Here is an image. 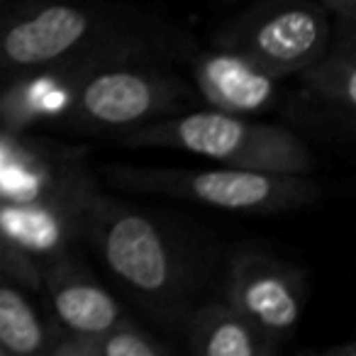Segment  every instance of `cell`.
<instances>
[{
	"mask_svg": "<svg viewBox=\"0 0 356 356\" xmlns=\"http://www.w3.org/2000/svg\"><path fill=\"white\" fill-rule=\"evenodd\" d=\"M81 222L83 242L124 296L168 330H178L220 273L222 249L213 232L110 198L98 184L81 203Z\"/></svg>",
	"mask_w": 356,
	"mask_h": 356,
	"instance_id": "obj_1",
	"label": "cell"
},
{
	"mask_svg": "<svg viewBox=\"0 0 356 356\" xmlns=\"http://www.w3.org/2000/svg\"><path fill=\"white\" fill-rule=\"evenodd\" d=\"M134 149H173L222 166L278 173H310L315 166L307 144L291 129L259 122L252 115L203 108L176 113L120 134Z\"/></svg>",
	"mask_w": 356,
	"mask_h": 356,
	"instance_id": "obj_2",
	"label": "cell"
},
{
	"mask_svg": "<svg viewBox=\"0 0 356 356\" xmlns=\"http://www.w3.org/2000/svg\"><path fill=\"white\" fill-rule=\"evenodd\" d=\"M105 178L129 193L186 200L225 213L273 215L317 203L322 188L310 173H278L215 163L210 168L108 166Z\"/></svg>",
	"mask_w": 356,
	"mask_h": 356,
	"instance_id": "obj_3",
	"label": "cell"
},
{
	"mask_svg": "<svg viewBox=\"0 0 356 356\" xmlns=\"http://www.w3.org/2000/svg\"><path fill=\"white\" fill-rule=\"evenodd\" d=\"M142 25L149 22L98 3L27 0L0 15V83Z\"/></svg>",
	"mask_w": 356,
	"mask_h": 356,
	"instance_id": "obj_4",
	"label": "cell"
},
{
	"mask_svg": "<svg viewBox=\"0 0 356 356\" xmlns=\"http://www.w3.org/2000/svg\"><path fill=\"white\" fill-rule=\"evenodd\" d=\"M159 54H137L100 66L83 83L64 124L79 132L124 134L168 115L184 113L195 90L163 69Z\"/></svg>",
	"mask_w": 356,
	"mask_h": 356,
	"instance_id": "obj_5",
	"label": "cell"
},
{
	"mask_svg": "<svg viewBox=\"0 0 356 356\" xmlns=\"http://www.w3.org/2000/svg\"><path fill=\"white\" fill-rule=\"evenodd\" d=\"M166 40L156 25H142L88 47L56 64L27 71L0 83V129L25 134L44 124H64L83 83L110 61L137 54H161Z\"/></svg>",
	"mask_w": 356,
	"mask_h": 356,
	"instance_id": "obj_6",
	"label": "cell"
},
{
	"mask_svg": "<svg viewBox=\"0 0 356 356\" xmlns=\"http://www.w3.org/2000/svg\"><path fill=\"white\" fill-rule=\"evenodd\" d=\"M330 40V10L317 0H261L227 22L215 47L242 51L283 81L312 64Z\"/></svg>",
	"mask_w": 356,
	"mask_h": 356,
	"instance_id": "obj_7",
	"label": "cell"
},
{
	"mask_svg": "<svg viewBox=\"0 0 356 356\" xmlns=\"http://www.w3.org/2000/svg\"><path fill=\"white\" fill-rule=\"evenodd\" d=\"M222 298L276 349L298 330L307 286L300 268L261 249H239L225 261Z\"/></svg>",
	"mask_w": 356,
	"mask_h": 356,
	"instance_id": "obj_8",
	"label": "cell"
},
{
	"mask_svg": "<svg viewBox=\"0 0 356 356\" xmlns=\"http://www.w3.org/2000/svg\"><path fill=\"white\" fill-rule=\"evenodd\" d=\"M42 302L61 334L93 337L129 317L122 302L81 264L76 252L42 264Z\"/></svg>",
	"mask_w": 356,
	"mask_h": 356,
	"instance_id": "obj_9",
	"label": "cell"
},
{
	"mask_svg": "<svg viewBox=\"0 0 356 356\" xmlns=\"http://www.w3.org/2000/svg\"><path fill=\"white\" fill-rule=\"evenodd\" d=\"M93 184L81 152L44 147L22 139V134L0 168V198L6 200L79 198Z\"/></svg>",
	"mask_w": 356,
	"mask_h": 356,
	"instance_id": "obj_10",
	"label": "cell"
},
{
	"mask_svg": "<svg viewBox=\"0 0 356 356\" xmlns=\"http://www.w3.org/2000/svg\"><path fill=\"white\" fill-rule=\"evenodd\" d=\"M193 90L208 108L232 115H259L278 95L276 76L242 51L215 47L200 51L191 64Z\"/></svg>",
	"mask_w": 356,
	"mask_h": 356,
	"instance_id": "obj_11",
	"label": "cell"
},
{
	"mask_svg": "<svg viewBox=\"0 0 356 356\" xmlns=\"http://www.w3.org/2000/svg\"><path fill=\"white\" fill-rule=\"evenodd\" d=\"M88 191H83L79 198L61 200L0 198V234L40 266L56 257L71 254L76 244L83 242L81 203Z\"/></svg>",
	"mask_w": 356,
	"mask_h": 356,
	"instance_id": "obj_12",
	"label": "cell"
},
{
	"mask_svg": "<svg viewBox=\"0 0 356 356\" xmlns=\"http://www.w3.org/2000/svg\"><path fill=\"white\" fill-rule=\"evenodd\" d=\"M181 337L195 356H273L278 349L225 298L200 300L184 315Z\"/></svg>",
	"mask_w": 356,
	"mask_h": 356,
	"instance_id": "obj_13",
	"label": "cell"
},
{
	"mask_svg": "<svg viewBox=\"0 0 356 356\" xmlns=\"http://www.w3.org/2000/svg\"><path fill=\"white\" fill-rule=\"evenodd\" d=\"M341 20H344V35L337 42L330 40L327 49L296 76L312 103L325 108L332 118L351 122L356 115L354 20H346V17Z\"/></svg>",
	"mask_w": 356,
	"mask_h": 356,
	"instance_id": "obj_14",
	"label": "cell"
},
{
	"mask_svg": "<svg viewBox=\"0 0 356 356\" xmlns=\"http://www.w3.org/2000/svg\"><path fill=\"white\" fill-rule=\"evenodd\" d=\"M59 337L61 332L30 291L0 273V349L13 356H49Z\"/></svg>",
	"mask_w": 356,
	"mask_h": 356,
	"instance_id": "obj_15",
	"label": "cell"
},
{
	"mask_svg": "<svg viewBox=\"0 0 356 356\" xmlns=\"http://www.w3.org/2000/svg\"><path fill=\"white\" fill-rule=\"evenodd\" d=\"M171 351L161 337L124 317L93 337L61 334L49 356H168Z\"/></svg>",
	"mask_w": 356,
	"mask_h": 356,
	"instance_id": "obj_16",
	"label": "cell"
},
{
	"mask_svg": "<svg viewBox=\"0 0 356 356\" xmlns=\"http://www.w3.org/2000/svg\"><path fill=\"white\" fill-rule=\"evenodd\" d=\"M0 273H6L13 281L22 283L30 293H40L42 286L40 264L32 261L27 254H22L20 249L13 247L3 234H0Z\"/></svg>",
	"mask_w": 356,
	"mask_h": 356,
	"instance_id": "obj_17",
	"label": "cell"
},
{
	"mask_svg": "<svg viewBox=\"0 0 356 356\" xmlns=\"http://www.w3.org/2000/svg\"><path fill=\"white\" fill-rule=\"evenodd\" d=\"M317 3L325 6L330 13H334L337 17H346V20L356 17V0H317Z\"/></svg>",
	"mask_w": 356,
	"mask_h": 356,
	"instance_id": "obj_18",
	"label": "cell"
},
{
	"mask_svg": "<svg viewBox=\"0 0 356 356\" xmlns=\"http://www.w3.org/2000/svg\"><path fill=\"white\" fill-rule=\"evenodd\" d=\"M15 139H17V134L3 132V129H0V168H3V163H6L8 156H10L13 147H15Z\"/></svg>",
	"mask_w": 356,
	"mask_h": 356,
	"instance_id": "obj_19",
	"label": "cell"
},
{
	"mask_svg": "<svg viewBox=\"0 0 356 356\" xmlns=\"http://www.w3.org/2000/svg\"><path fill=\"white\" fill-rule=\"evenodd\" d=\"M320 356H356L354 341H344L341 346H330V349L320 351Z\"/></svg>",
	"mask_w": 356,
	"mask_h": 356,
	"instance_id": "obj_20",
	"label": "cell"
},
{
	"mask_svg": "<svg viewBox=\"0 0 356 356\" xmlns=\"http://www.w3.org/2000/svg\"><path fill=\"white\" fill-rule=\"evenodd\" d=\"M8 3H10V0H0V10H6Z\"/></svg>",
	"mask_w": 356,
	"mask_h": 356,
	"instance_id": "obj_21",
	"label": "cell"
},
{
	"mask_svg": "<svg viewBox=\"0 0 356 356\" xmlns=\"http://www.w3.org/2000/svg\"><path fill=\"white\" fill-rule=\"evenodd\" d=\"M0 356H8V354H6V351H3V349H0Z\"/></svg>",
	"mask_w": 356,
	"mask_h": 356,
	"instance_id": "obj_22",
	"label": "cell"
}]
</instances>
